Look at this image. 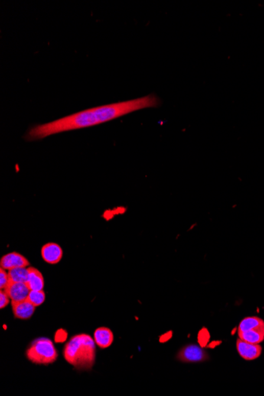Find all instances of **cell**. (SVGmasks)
Segmentation results:
<instances>
[{"label":"cell","instance_id":"5","mask_svg":"<svg viewBox=\"0 0 264 396\" xmlns=\"http://www.w3.org/2000/svg\"><path fill=\"white\" fill-rule=\"evenodd\" d=\"M236 345L238 354L246 361L257 359L262 354V348L259 344L245 342L240 338H238L236 340Z\"/></svg>","mask_w":264,"mask_h":396},{"label":"cell","instance_id":"10","mask_svg":"<svg viewBox=\"0 0 264 396\" xmlns=\"http://www.w3.org/2000/svg\"><path fill=\"white\" fill-rule=\"evenodd\" d=\"M93 339L99 347L106 349L112 345L114 341V335L109 328L102 327L97 329L93 334Z\"/></svg>","mask_w":264,"mask_h":396},{"label":"cell","instance_id":"14","mask_svg":"<svg viewBox=\"0 0 264 396\" xmlns=\"http://www.w3.org/2000/svg\"><path fill=\"white\" fill-rule=\"evenodd\" d=\"M9 282L12 283H27L29 270L27 267H18L8 271Z\"/></svg>","mask_w":264,"mask_h":396},{"label":"cell","instance_id":"15","mask_svg":"<svg viewBox=\"0 0 264 396\" xmlns=\"http://www.w3.org/2000/svg\"><path fill=\"white\" fill-rule=\"evenodd\" d=\"M27 299L35 307H38V306H41L45 300V293H44V290H30Z\"/></svg>","mask_w":264,"mask_h":396},{"label":"cell","instance_id":"11","mask_svg":"<svg viewBox=\"0 0 264 396\" xmlns=\"http://www.w3.org/2000/svg\"><path fill=\"white\" fill-rule=\"evenodd\" d=\"M29 277L27 285L30 290H44V279L43 274L35 267H28Z\"/></svg>","mask_w":264,"mask_h":396},{"label":"cell","instance_id":"13","mask_svg":"<svg viewBox=\"0 0 264 396\" xmlns=\"http://www.w3.org/2000/svg\"><path fill=\"white\" fill-rule=\"evenodd\" d=\"M264 326V321L261 318L257 316H249L242 319L238 326V332H247L255 328Z\"/></svg>","mask_w":264,"mask_h":396},{"label":"cell","instance_id":"1","mask_svg":"<svg viewBox=\"0 0 264 396\" xmlns=\"http://www.w3.org/2000/svg\"><path fill=\"white\" fill-rule=\"evenodd\" d=\"M161 101L154 95L89 108L46 124L32 127L26 134L27 141L42 139L53 134L89 128L145 108H156Z\"/></svg>","mask_w":264,"mask_h":396},{"label":"cell","instance_id":"4","mask_svg":"<svg viewBox=\"0 0 264 396\" xmlns=\"http://www.w3.org/2000/svg\"><path fill=\"white\" fill-rule=\"evenodd\" d=\"M177 358L183 362L195 363L207 360V355L203 348L195 344H191L180 350L177 355Z\"/></svg>","mask_w":264,"mask_h":396},{"label":"cell","instance_id":"2","mask_svg":"<svg viewBox=\"0 0 264 396\" xmlns=\"http://www.w3.org/2000/svg\"><path fill=\"white\" fill-rule=\"evenodd\" d=\"M63 357L77 369H91L96 359V342L86 334L75 335L65 345Z\"/></svg>","mask_w":264,"mask_h":396},{"label":"cell","instance_id":"8","mask_svg":"<svg viewBox=\"0 0 264 396\" xmlns=\"http://www.w3.org/2000/svg\"><path fill=\"white\" fill-rule=\"evenodd\" d=\"M63 249L56 243H47L41 248V257L46 263L56 264L63 258Z\"/></svg>","mask_w":264,"mask_h":396},{"label":"cell","instance_id":"3","mask_svg":"<svg viewBox=\"0 0 264 396\" xmlns=\"http://www.w3.org/2000/svg\"><path fill=\"white\" fill-rule=\"evenodd\" d=\"M26 354L27 358L37 365H50L54 363L58 358L54 344L47 338L35 339L29 346Z\"/></svg>","mask_w":264,"mask_h":396},{"label":"cell","instance_id":"12","mask_svg":"<svg viewBox=\"0 0 264 396\" xmlns=\"http://www.w3.org/2000/svg\"><path fill=\"white\" fill-rule=\"evenodd\" d=\"M238 337L245 342L260 344L264 341V326L247 332H238Z\"/></svg>","mask_w":264,"mask_h":396},{"label":"cell","instance_id":"6","mask_svg":"<svg viewBox=\"0 0 264 396\" xmlns=\"http://www.w3.org/2000/svg\"><path fill=\"white\" fill-rule=\"evenodd\" d=\"M29 266V260L24 255L18 252L7 254L0 260V267L6 271H10L18 267H27Z\"/></svg>","mask_w":264,"mask_h":396},{"label":"cell","instance_id":"9","mask_svg":"<svg viewBox=\"0 0 264 396\" xmlns=\"http://www.w3.org/2000/svg\"><path fill=\"white\" fill-rule=\"evenodd\" d=\"M11 307L14 317L19 319H30L34 315L36 309L35 306L28 299L19 301L11 300Z\"/></svg>","mask_w":264,"mask_h":396},{"label":"cell","instance_id":"7","mask_svg":"<svg viewBox=\"0 0 264 396\" xmlns=\"http://www.w3.org/2000/svg\"><path fill=\"white\" fill-rule=\"evenodd\" d=\"M4 291L9 296L11 300L19 301L26 300L30 292V287L27 283H12L9 282Z\"/></svg>","mask_w":264,"mask_h":396},{"label":"cell","instance_id":"17","mask_svg":"<svg viewBox=\"0 0 264 396\" xmlns=\"http://www.w3.org/2000/svg\"><path fill=\"white\" fill-rule=\"evenodd\" d=\"M10 300H11V298L7 294V293L1 290V291H0V309H3L7 307L9 305Z\"/></svg>","mask_w":264,"mask_h":396},{"label":"cell","instance_id":"16","mask_svg":"<svg viewBox=\"0 0 264 396\" xmlns=\"http://www.w3.org/2000/svg\"><path fill=\"white\" fill-rule=\"evenodd\" d=\"M8 283H9L8 273L6 272V270L4 269L0 268V288L1 290L5 289Z\"/></svg>","mask_w":264,"mask_h":396}]
</instances>
